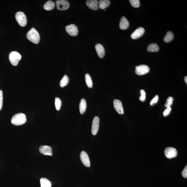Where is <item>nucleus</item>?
<instances>
[{
  "mask_svg": "<svg viewBox=\"0 0 187 187\" xmlns=\"http://www.w3.org/2000/svg\"><path fill=\"white\" fill-rule=\"evenodd\" d=\"M87 6L92 10H97L99 8V1L97 0H88L86 1Z\"/></svg>",
  "mask_w": 187,
  "mask_h": 187,
  "instance_id": "nucleus-14",
  "label": "nucleus"
},
{
  "mask_svg": "<svg viewBox=\"0 0 187 187\" xmlns=\"http://www.w3.org/2000/svg\"><path fill=\"white\" fill-rule=\"evenodd\" d=\"M110 4V1L108 0H101L99 1V8L101 9L105 10Z\"/></svg>",
  "mask_w": 187,
  "mask_h": 187,
  "instance_id": "nucleus-17",
  "label": "nucleus"
},
{
  "mask_svg": "<svg viewBox=\"0 0 187 187\" xmlns=\"http://www.w3.org/2000/svg\"><path fill=\"white\" fill-rule=\"evenodd\" d=\"M184 81L185 82H186V84L187 83V77L186 76L184 78Z\"/></svg>",
  "mask_w": 187,
  "mask_h": 187,
  "instance_id": "nucleus-33",
  "label": "nucleus"
},
{
  "mask_svg": "<svg viewBox=\"0 0 187 187\" xmlns=\"http://www.w3.org/2000/svg\"><path fill=\"white\" fill-rule=\"evenodd\" d=\"M99 117H94L92 121V133L93 135L97 134L99 130Z\"/></svg>",
  "mask_w": 187,
  "mask_h": 187,
  "instance_id": "nucleus-11",
  "label": "nucleus"
},
{
  "mask_svg": "<svg viewBox=\"0 0 187 187\" xmlns=\"http://www.w3.org/2000/svg\"><path fill=\"white\" fill-rule=\"evenodd\" d=\"M114 108L119 114L123 115L124 114L123 106L121 101L119 99H116L113 101Z\"/></svg>",
  "mask_w": 187,
  "mask_h": 187,
  "instance_id": "nucleus-9",
  "label": "nucleus"
},
{
  "mask_svg": "<svg viewBox=\"0 0 187 187\" xmlns=\"http://www.w3.org/2000/svg\"><path fill=\"white\" fill-rule=\"evenodd\" d=\"M150 68L148 66L146 65H140L136 67L135 72L138 75H142L149 72Z\"/></svg>",
  "mask_w": 187,
  "mask_h": 187,
  "instance_id": "nucleus-6",
  "label": "nucleus"
},
{
  "mask_svg": "<svg viewBox=\"0 0 187 187\" xmlns=\"http://www.w3.org/2000/svg\"><path fill=\"white\" fill-rule=\"evenodd\" d=\"M148 51L150 52H157L159 51V48L157 43H151L148 46L147 48Z\"/></svg>",
  "mask_w": 187,
  "mask_h": 187,
  "instance_id": "nucleus-19",
  "label": "nucleus"
},
{
  "mask_svg": "<svg viewBox=\"0 0 187 187\" xmlns=\"http://www.w3.org/2000/svg\"><path fill=\"white\" fill-rule=\"evenodd\" d=\"M69 82V78L66 75L64 76L62 78L61 81H60V87H63L67 86Z\"/></svg>",
  "mask_w": 187,
  "mask_h": 187,
  "instance_id": "nucleus-24",
  "label": "nucleus"
},
{
  "mask_svg": "<svg viewBox=\"0 0 187 187\" xmlns=\"http://www.w3.org/2000/svg\"><path fill=\"white\" fill-rule=\"evenodd\" d=\"M85 81L87 86L89 88H91L93 86L92 80L90 75L88 74H86L85 75Z\"/></svg>",
  "mask_w": 187,
  "mask_h": 187,
  "instance_id": "nucleus-23",
  "label": "nucleus"
},
{
  "mask_svg": "<svg viewBox=\"0 0 187 187\" xmlns=\"http://www.w3.org/2000/svg\"><path fill=\"white\" fill-rule=\"evenodd\" d=\"M129 23L128 19L124 17H123L121 18L119 24V26L121 29L125 30L129 27Z\"/></svg>",
  "mask_w": 187,
  "mask_h": 187,
  "instance_id": "nucleus-16",
  "label": "nucleus"
},
{
  "mask_svg": "<svg viewBox=\"0 0 187 187\" xmlns=\"http://www.w3.org/2000/svg\"><path fill=\"white\" fill-rule=\"evenodd\" d=\"M55 6V3L54 2L49 1L44 4L43 6L44 9L47 10H51L54 8Z\"/></svg>",
  "mask_w": 187,
  "mask_h": 187,
  "instance_id": "nucleus-20",
  "label": "nucleus"
},
{
  "mask_svg": "<svg viewBox=\"0 0 187 187\" xmlns=\"http://www.w3.org/2000/svg\"><path fill=\"white\" fill-rule=\"evenodd\" d=\"M28 40L35 44H38L40 41V36L38 32L34 28H32L27 34Z\"/></svg>",
  "mask_w": 187,
  "mask_h": 187,
  "instance_id": "nucleus-1",
  "label": "nucleus"
},
{
  "mask_svg": "<svg viewBox=\"0 0 187 187\" xmlns=\"http://www.w3.org/2000/svg\"><path fill=\"white\" fill-rule=\"evenodd\" d=\"M62 102L61 99L59 98L56 97L55 100V104L56 109L58 111L61 108Z\"/></svg>",
  "mask_w": 187,
  "mask_h": 187,
  "instance_id": "nucleus-25",
  "label": "nucleus"
},
{
  "mask_svg": "<svg viewBox=\"0 0 187 187\" xmlns=\"http://www.w3.org/2000/svg\"><path fill=\"white\" fill-rule=\"evenodd\" d=\"M129 1L132 6L135 8H138L140 6V3L139 0H130Z\"/></svg>",
  "mask_w": 187,
  "mask_h": 187,
  "instance_id": "nucleus-26",
  "label": "nucleus"
},
{
  "mask_svg": "<svg viewBox=\"0 0 187 187\" xmlns=\"http://www.w3.org/2000/svg\"><path fill=\"white\" fill-rule=\"evenodd\" d=\"M164 153L166 157L169 159L175 157L177 155V150L171 147H167L166 148Z\"/></svg>",
  "mask_w": 187,
  "mask_h": 187,
  "instance_id": "nucleus-5",
  "label": "nucleus"
},
{
  "mask_svg": "<svg viewBox=\"0 0 187 187\" xmlns=\"http://www.w3.org/2000/svg\"><path fill=\"white\" fill-rule=\"evenodd\" d=\"M66 31L71 36L75 37L77 35L78 29L77 27L74 24H70L66 27Z\"/></svg>",
  "mask_w": 187,
  "mask_h": 187,
  "instance_id": "nucleus-8",
  "label": "nucleus"
},
{
  "mask_svg": "<svg viewBox=\"0 0 187 187\" xmlns=\"http://www.w3.org/2000/svg\"><path fill=\"white\" fill-rule=\"evenodd\" d=\"M174 99L172 97H169L168 99H167L166 103L165 105V106L166 108L170 107V106H172L173 102Z\"/></svg>",
  "mask_w": 187,
  "mask_h": 187,
  "instance_id": "nucleus-27",
  "label": "nucleus"
},
{
  "mask_svg": "<svg viewBox=\"0 0 187 187\" xmlns=\"http://www.w3.org/2000/svg\"><path fill=\"white\" fill-rule=\"evenodd\" d=\"M174 37V35L173 33L171 31H168L164 37V40L165 42L168 43L173 40Z\"/></svg>",
  "mask_w": 187,
  "mask_h": 187,
  "instance_id": "nucleus-22",
  "label": "nucleus"
},
{
  "mask_svg": "<svg viewBox=\"0 0 187 187\" xmlns=\"http://www.w3.org/2000/svg\"><path fill=\"white\" fill-rule=\"evenodd\" d=\"M182 175L183 176V177H184L185 178H187V166H186L185 167L184 170L182 171Z\"/></svg>",
  "mask_w": 187,
  "mask_h": 187,
  "instance_id": "nucleus-32",
  "label": "nucleus"
},
{
  "mask_svg": "<svg viewBox=\"0 0 187 187\" xmlns=\"http://www.w3.org/2000/svg\"><path fill=\"white\" fill-rule=\"evenodd\" d=\"M79 111L80 113L83 115L85 113L87 108V103L86 101L84 99H81L79 104Z\"/></svg>",
  "mask_w": 187,
  "mask_h": 187,
  "instance_id": "nucleus-18",
  "label": "nucleus"
},
{
  "mask_svg": "<svg viewBox=\"0 0 187 187\" xmlns=\"http://www.w3.org/2000/svg\"><path fill=\"white\" fill-rule=\"evenodd\" d=\"M172 108L170 107L167 108L166 109H165L164 111L163 112V115L164 117L167 116L170 113L171 111Z\"/></svg>",
  "mask_w": 187,
  "mask_h": 187,
  "instance_id": "nucleus-31",
  "label": "nucleus"
},
{
  "mask_svg": "<svg viewBox=\"0 0 187 187\" xmlns=\"http://www.w3.org/2000/svg\"><path fill=\"white\" fill-rule=\"evenodd\" d=\"M39 150L41 153L45 155L52 156V149L49 146H41L39 148Z\"/></svg>",
  "mask_w": 187,
  "mask_h": 187,
  "instance_id": "nucleus-13",
  "label": "nucleus"
},
{
  "mask_svg": "<svg viewBox=\"0 0 187 187\" xmlns=\"http://www.w3.org/2000/svg\"><path fill=\"white\" fill-rule=\"evenodd\" d=\"M41 187H51V182L46 178H42L40 179Z\"/></svg>",
  "mask_w": 187,
  "mask_h": 187,
  "instance_id": "nucleus-21",
  "label": "nucleus"
},
{
  "mask_svg": "<svg viewBox=\"0 0 187 187\" xmlns=\"http://www.w3.org/2000/svg\"><path fill=\"white\" fill-rule=\"evenodd\" d=\"M10 63L14 66H17L22 58L21 55L17 51H12L10 52L9 56Z\"/></svg>",
  "mask_w": 187,
  "mask_h": 187,
  "instance_id": "nucleus-3",
  "label": "nucleus"
},
{
  "mask_svg": "<svg viewBox=\"0 0 187 187\" xmlns=\"http://www.w3.org/2000/svg\"><path fill=\"white\" fill-rule=\"evenodd\" d=\"M80 158L85 166L88 167L90 166V160L88 154L85 151H81L80 155Z\"/></svg>",
  "mask_w": 187,
  "mask_h": 187,
  "instance_id": "nucleus-10",
  "label": "nucleus"
},
{
  "mask_svg": "<svg viewBox=\"0 0 187 187\" xmlns=\"http://www.w3.org/2000/svg\"><path fill=\"white\" fill-rule=\"evenodd\" d=\"M145 30L143 28L139 27L133 32L131 35V37L133 39H136L141 37L145 33Z\"/></svg>",
  "mask_w": 187,
  "mask_h": 187,
  "instance_id": "nucleus-12",
  "label": "nucleus"
},
{
  "mask_svg": "<svg viewBox=\"0 0 187 187\" xmlns=\"http://www.w3.org/2000/svg\"><path fill=\"white\" fill-rule=\"evenodd\" d=\"M11 121L12 124L14 125H22L26 121V115L23 113L16 114L12 117Z\"/></svg>",
  "mask_w": 187,
  "mask_h": 187,
  "instance_id": "nucleus-2",
  "label": "nucleus"
},
{
  "mask_svg": "<svg viewBox=\"0 0 187 187\" xmlns=\"http://www.w3.org/2000/svg\"><path fill=\"white\" fill-rule=\"evenodd\" d=\"M3 104V93L2 91L0 90V110L2 108Z\"/></svg>",
  "mask_w": 187,
  "mask_h": 187,
  "instance_id": "nucleus-29",
  "label": "nucleus"
},
{
  "mask_svg": "<svg viewBox=\"0 0 187 187\" xmlns=\"http://www.w3.org/2000/svg\"><path fill=\"white\" fill-rule=\"evenodd\" d=\"M158 99H159V97H158V95H156L154 98L152 99V100L151 101L150 103V105L151 106H152L155 104H156L158 102Z\"/></svg>",
  "mask_w": 187,
  "mask_h": 187,
  "instance_id": "nucleus-30",
  "label": "nucleus"
},
{
  "mask_svg": "<svg viewBox=\"0 0 187 187\" xmlns=\"http://www.w3.org/2000/svg\"><path fill=\"white\" fill-rule=\"evenodd\" d=\"M141 96L139 97V99L141 101H145L146 98V93L145 91L144 90H140Z\"/></svg>",
  "mask_w": 187,
  "mask_h": 187,
  "instance_id": "nucleus-28",
  "label": "nucleus"
},
{
  "mask_svg": "<svg viewBox=\"0 0 187 187\" xmlns=\"http://www.w3.org/2000/svg\"><path fill=\"white\" fill-rule=\"evenodd\" d=\"M57 9L60 10H65L69 8V2L66 0H58L56 1Z\"/></svg>",
  "mask_w": 187,
  "mask_h": 187,
  "instance_id": "nucleus-7",
  "label": "nucleus"
},
{
  "mask_svg": "<svg viewBox=\"0 0 187 187\" xmlns=\"http://www.w3.org/2000/svg\"><path fill=\"white\" fill-rule=\"evenodd\" d=\"M15 18L17 22L22 27L26 26L27 24V19L26 15L22 12H19L15 15Z\"/></svg>",
  "mask_w": 187,
  "mask_h": 187,
  "instance_id": "nucleus-4",
  "label": "nucleus"
},
{
  "mask_svg": "<svg viewBox=\"0 0 187 187\" xmlns=\"http://www.w3.org/2000/svg\"><path fill=\"white\" fill-rule=\"evenodd\" d=\"M95 49L98 56L101 58L104 57L105 54V49L103 46L100 44H96Z\"/></svg>",
  "mask_w": 187,
  "mask_h": 187,
  "instance_id": "nucleus-15",
  "label": "nucleus"
}]
</instances>
